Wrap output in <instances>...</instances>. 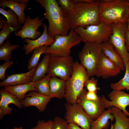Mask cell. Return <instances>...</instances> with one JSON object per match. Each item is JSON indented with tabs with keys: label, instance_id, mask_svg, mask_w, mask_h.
<instances>
[{
	"label": "cell",
	"instance_id": "cell-29",
	"mask_svg": "<svg viewBox=\"0 0 129 129\" xmlns=\"http://www.w3.org/2000/svg\"><path fill=\"white\" fill-rule=\"evenodd\" d=\"M125 67V72L123 78L116 82L111 84L110 87L113 90H129V63Z\"/></svg>",
	"mask_w": 129,
	"mask_h": 129
},
{
	"label": "cell",
	"instance_id": "cell-23",
	"mask_svg": "<svg viewBox=\"0 0 129 129\" xmlns=\"http://www.w3.org/2000/svg\"><path fill=\"white\" fill-rule=\"evenodd\" d=\"M111 108L115 121L110 129H129V118L118 108L113 106Z\"/></svg>",
	"mask_w": 129,
	"mask_h": 129
},
{
	"label": "cell",
	"instance_id": "cell-14",
	"mask_svg": "<svg viewBox=\"0 0 129 129\" xmlns=\"http://www.w3.org/2000/svg\"><path fill=\"white\" fill-rule=\"evenodd\" d=\"M120 69L109 59L102 53L96 65L95 75L98 77L106 79L117 76Z\"/></svg>",
	"mask_w": 129,
	"mask_h": 129
},
{
	"label": "cell",
	"instance_id": "cell-2",
	"mask_svg": "<svg viewBox=\"0 0 129 129\" xmlns=\"http://www.w3.org/2000/svg\"><path fill=\"white\" fill-rule=\"evenodd\" d=\"M72 10L66 13L70 29L78 27L96 25L100 22L99 9L97 1L90 3V0H75Z\"/></svg>",
	"mask_w": 129,
	"mask_h": 129
},
{
	"label": "cell",
	"instance_id": "cell-25",
	"mask_svg": "<svg viewBox=\"0 0 129 129\" xmlns=\"http://www.w3.org/2000/svg\"><path fill=\"white\" fill-rule=\"evenodd\" d=\"M51 57L49 54H45L41 62L35 68L32 81L35 82L43 78L48 70L49 64Z\"/></svg>",
	"mask_w": 129,
	"mask_h": 129
},
{
	"label": "cell",
	"instance_id": "cell-16",
	"mask_svg": "<svg viewBox=\"0 0 129 129\" xmlns=\"http://www.w3.org/2000/svg\"><path fill=\"white\" fill-rule=\"evenodd\" d=\"M51 99L49 96L33 91L27 94L21 102L23 107L34 106L37 108L39 112H42L45 110L47 104Z\"/></svg>",
	"mask_w": 129,
	"mask_h": 129
},
{
	"label": "cell",
	"instance_id": "cell-27",
	"mask_svg": "<svg viewBox=\"0 0 129 129\" xmlns=\"http://www.w3.org/2000/svg\"><path fill=\"white\" fill-rule=\"evenodd\" d=\"M51 78L47 75L39 80L34 82V87L38 92L44 95L49 96Z\"/></svg>",
	"mask_w": 129,
	"mask_h": 129
},
{
	"label": "cell",
	"instance_id": "cell-9",
	"mask_svg": "<svg viewBox=\"0 0 129 129\" xmlns=\"http://www.w3.org/2000/svg\"><path fill=\"white\" fill-rule=\"evenodd\" d=\"M64 106L66 110L65 119L68 123L75 124L82 129H91L93 120L80 104L67 102L64 104Z\"/></svg>",
	"mask_w": 129,
	"mask_h": 129
},
{
	"label": "cell",
	"instance_id": "cell-26",
	"mask_svg": "<svg viewBox=\"0 0 129 129\" xmlns=\"http://www.w3.org/2000/svg\"><path fill=\"white\" fill-rule=\"evenodd\" d=\"M18 45H12L8 39L6 42L0 46V60L5 61H9L12 59L11 53L14 49L19 47Z\"/></svg>",
	"mask_w": 129,
	"mask_h": 129
},
{
	"label": "cell",
	"instance_id": "cell-34",
	"mask_svg": "<svg viewBox=\"0 0 129 129\" xmlns=\"http://www.w3.org/2000/svg\"><path fill=\"white\" fill-rule=\"evenodd\" d=\"M68 124L65 119L57 116L53 121L51 129H67Z\"/></svg>",
	"mask_w": 129,
	"mask_h": 129
},
{
	"label": "cell",
	"instance_id": "cell-28",
	"mask_svg": "<svg viewBox=\"0 0 129 129\" xmlns=\"http://www.w3.org/2000/svg\"><path fill=\"white\" fill-rule=\"evenodd\" d=\"M48 47L44 46L37 48L33 50L29 59L27 65V69L29 71L35 68L38 64L39 61L41 54H44L47 48Z\"/></svg>",
	"mask_w": 129,
	"mask_h": 129
},
{
	"label": "cell",
	"instance_id": "cell-12",
	"mask_svg": "<svg viewBox=\"0 0 129 129\" xmlns=\"http://www.w3.org/2000/svg\"><path fill=\"white\" fill-rule=\"evenodd\" d=\"M76 103L81 106L93 120L96 119L100 116L105 111L106 108L102 96L98 101L89 100L85 98L83 91L78 97Z\"/></svg>",
	"mask_w": 129,
	"mask_h": 129
},
{
	"label": "cell",
	"instance_id": "cell-24",
	"mask_svg": "<svg viewBox=\"0 0 129 129\" xmlns=\"http://www.w3.org/2000/svg\"><path fill=\"white\" fill-rule=\"evenodd\" d=\"M104 112L95 120H93L91 129H108L110 125L109 120H113L114 117L111 107Z\"/></svg>",
	"mask_w": 129,
	"mask_h": 129
},
{
	"label": "cell",
	"instance_id": "cell-7",
	"mask_svg": "<svg viewBox=\"0 0 129 129\" xmlns=\"http://www.w3.org/2000/svg\"><path fill=\"white\" fill-rule=\"evenodd\" d=\"M101 44L95 42L85 43L79 54L80 64L90 76H95L96 65L102 53Z\"/></svg>",
	"mask_w": 129,
	"mask_h": 129
},
{
	"label": "cell",
	"instance_id": "cell-38",
	"mask_svg": "<svg viewBox=\"0 0 129 129\" xmlns=\"http://www.w3.org/2000/svg\"><path fill=\"white\" fill-rule=\"evenodd\" d=\"M67 129H82L76 124L72 123L68 124Z\"/></svg>",
	"mask_w": 129,
	"mask_h": 129
},
{
	"label": "cell",
	"instance_id": "cell-19",
	"mask_svg": "<svg viewBox=\"0 0 129 129\" xmlns=\"http://www.w3.org/2000/svg\"><path fill=\"white\" fill-rule=\"evenodd\" d=\"M35 68L23 73L7 75L0 82V87L16 86L28 84L32 81Z\"/></svg>",
	"mask_w": 129,
	"mask_h": 129
},
{
	"label": "cell",
	"instance_id": "cell-21",
	"mask_svg": "<svg viewBox=\"0 0 129 129\" xmlns=\"http://www.w3.org/2000/svg\"><path fill=\"white\" fill-rule=\"evenodd\" d=\"M49 96L52 98L62 99L64 98L66 90L65 81L56 77L51 78L50 81Z\"/></svg>",
	"mask_w": 129,
	"mask_h": 129
},
{
	"label": "cell",
	"instance_id": "cell-10",
	"mask_svg": "<svg viewBox=\"0 0 129 129\" xmlns=\"http://www.w3.org/2000/svg\"><path fill=\"white\" fill-rule=\"evenodd\" d=\"M113 33L109 41L122 58L125 66L129 63V52L125 44L124 36L127 22L111 24Z\"/></svg>",
	"mask_w": 129,
	"mask_h": 129
},
{
	"label": "cell",
	"instance_id": "cell-3",
	"mask_svg": "<svg viewBox=\"0 0 129 129\" xmlns=\"http://www.w3.org/2000/svg\"><path fill=\"white\" fill-rule=\"evenodd\" d=\"M99 9L100 22L111 24L127 22L129 3L126 0L97 1Z\"/></svg>",
	"mask_w": 129,
	"mask_h": 129
},
{
	"label": "cell",
	"instance_id": "cell-17",
	"mask_svg": "<svg viewBox=\"0 0 129 129\" xmlns=\"http://www.w3.org/2000/svg\"><path fill=\"white\" fill-rule=\"evenodd\" d=\"M0 119L5 115L11 114L13 109L9 106L10 104H14L19 108H22L21 102L15 96L4 89H0Z\"/></svg>",
	"mask_w": 129,
	"mask_h": 129
},
{
	"label": "cell",
	"instance_id": "cell-13",
	"mask_svg": "<svg viewBox=\"0 0 129 129\" xmlns=\"http://www.w3.org/2000/svg\"><path fill=\"white\" fill-rule=\"evenodd\" d=\"M102 96L106 108L116 107L129 117V113L126 109L127 107L129 106V94L121 91L113 90L108 94L110 101L106 99L104 95Z\"/></svg>",
	"mask_w": 129,
	"mask_h": 129
},
{
	"label": "cell",
	"instance_id": "cell-1",
	"mask_svg": "<svg viewBox=\"0 0 129 129\" xmlns=\"http://www.w3.org/2000/svg\"><path fill=\"white\" fill-rule=\"evenodd\" d=\"M43 7L45 11L44 17L48 22L47 32L54 38L58 35L65 36L68 34L70 26L66 13L61 8L56 0H35Z\"/></svg>",
	"mask_w": 129,
	"mask_h": 129
},
{
	"label": "cell",
	"instance_id": "cell-39",
	"mask_svg": "<svg viewBox=\"0 0 129 129\" xmlns=\"http://www.w3.org/2000/svg\"><path fill=\"white\" fill-rule=\"evenodd\" d=\"M125 42L126 46H129V30L126 32L124 36Z\"/></svg>",
	"mask_w": 129,
	"mask_h": 129
},
{
	"label": "cell",
	"instance_id": "cell-20",
	"mask_svg": "<svg viewBox=\"0 0 129 129\" xmlns=\"http://www.w3.org/2000/svg\"><path fill=\"white\" fill-rule=\"evenodd\" d=\"M102 53L121 71L125 69V64L122 58L109 40L101 44Z\"/></svg>",
	"mask_w": 129,
	"mask_h": 129
},
{
	"label": "cell",
	"instance_id": "cell-8",
	"mask_svg": "<svg viewBox=\"0 0 129 129\" xmlns=\"http://www.w3.org/2000/svg\"><path fill=\"white\" fill-rule=\"evenodd\" d=\"M74 63L70 55L65 57L51 56L47 75L50 77H58L66 81L72 74Z\"/></svg>",
	"mask_w": 129,
	"mask_h": 129
},
{
	"label": "cell",
	"instance_id": "cell-31",
	"mask_svg": "<svg viewBox=\"0 0 129 129\" xmlns=\"http://www.w3.org/2000/svg\"><path fill=\"white\" fill-rule=\"evenodd\" d=\"M20 28L13 27L7 22L5 23L0 32V46L4 43L5 40L10 38L9 35L10 33L14 32H17Z\"/></svg>",
	"mask_w": 129,
	"mask_h": 129
},
{
	"label": "cell",
	"instance_id": "cell-4",
	"mask_svg": "<svg viewBox=\"0 0 129 129\" xmlns=\"http://www.w3.org/2000/svg\"><path fill=\"white\" fill-rule=\"evenodd\" d=\"M90 77L86 69L78 61L74 62L72 74L65 81L64 98L67 102L76 103L78 97L84 89L86 81Z\"/></svg>",
	"mask_w": 129,
	"mask_h": 129
},
{
	"label": "cell",
	"instance_id": "cell-41",
	"mask_svg": "<svg viewBox=\"0 0 129 129\" xmlns=\"http://www.w3.org/2000/svg\"><path fill=\"white\" fill-rule=\"evenodd\" d=\"M127 31L129 30V14L128 19L127 21Z\"/></svg>",
	"mask_w": 129,
	"mask_h": 129
},
{
	"label": "cell",
	"instance_id": "cell-11",
	"mask_svg": "<svg viewBox=\"0 0 129 129\" xmlns=\"http://www.w3.org/2000/svg\"><path fill=\"white\" fill-rule=\"evenodd\" d=\"M40 18L39 16H37L32 19L27 16L22 29L15 32V35L21 38L23 40L26 38L34 40L38 38L41 36V33L38 29L43 24V20L40 19Z\"/></svg>",
	"mask_w": 129,
	"mask_h": 129
},
{
	"label": "cell",
	"instance_id": "cell-32",
	"mask_svg": "<svg viewBox=\"0 0 129 129\" xmlns=\"http://www.w3.org/2000/svg\"><path fill=\"white\" fill-rule=\"evenodd\" d=\"M84 86L88 91L90 92H97V91L100 89L98 86L97 80L92 77L89 78L86 80Z\"/></svg>",
	"mask_w": 129,
	"mask_h": 129
},
{
	"label": "cell",
	"instance_id": "cell-35",
	"mask_svg": "<svg viewBox=\"0 0 129 129\" xmlns=\"http://www.w3.org/2000/svg\"><path fill=\"white\" fill-rule=\"evenodd\" d=\"M53 121L49 120L45 121L44 120H39L37 125L31 129H51Z\"/></svg>",
	"mask_w": 129,
	"mask_h": 129
},
{
	"label": "cell",
	"instance_id": "cell-18",
	"mask_svg": "<svg viewBox=\"0 0 129 129\" xmlns=\"http://www.w3.org/2000/svg\"><path fill=\"white\" fill-rule=\"evenodd\" d=\"M29 0H0V7L5 9L8 7L17 15L19 24H24L26 17L24 11L27 7Z\"/></svg>",
	"mask_w": 129,
	"mask_h": 129
},
{
	"label": "cell",
	"instance_id": "cell-36",
	"mask_svg": "<svg viewBox=\"0 0 129 129\" xmlns=\"http://www.w3.org/2000/svg\"><path fill=\"white\" fill-rule=\"evenodd\" d=\"M14 63V62L12 61H6L0 65V79L1 80L3 81L6 79V71L8 68L11 66Z\"/></svg>",
	"mask_w": 129,
	"mask_h": 129
},
{
	"label": "cell",
	"instance_id": "cell-43",
	"mask_svg": "<svg viewBox=\"0 0 129 129\" xmlns=\"http://www.w3.org/2000/svg\"><path fill=\"white\" fill-rule=\"evenodd\" d=\"M126 47L128 51L129 52V46H126Z\"/></svg>",
	"mask_w": 129,
	"mask_h": 129
},
{
	"label": "cell",
	"instance_id": "cell-42",
	"mask_svg": "<svg viewBox=\"0 0 129 129\" xmlns=\"http://www.w3.org/2000/svg\"><path fill=\"white\" fill-rule=\"evenodd\" d=\"M12 129H23V128L22 127H15L14 128H13Z\"/></svg>",
	"mask_w": 129,
	"mask_h": 129
},
{
	"label": "cell",
	"instance_id": "cell-6",
	"mask_svg": "<svg viewBox=\"0 0 129 129\" xmlns=\"http://www.w3.org/2000/svg\"><path fill=\"white\" fill-rule=\"evenodd\" d=\"M55 41L47 48L44 54L51 56L65 57L70 55L71 49L81 41L78 34L73 29H71L65 36L58 35L54 38Z\"/></svg>",
	"mask_w": 129,
	"mask_h": 129
},
{
	"label": "cell",
	"instance_id": "cell-30",
	"mask_svg": "<svg viewBox=\"0 0 129 129\" xmlns=\"http://www.w3.org/2000/svg\"><path fill=\"white\" fill-rule=\"evenodd\" d=\"M0 13L5 17L7 22L9 24L13 27L21 28L17 15L11 9L9 8L5 10L0 8Z\"/></svg>",
	"mask_w": 129,
	"mask_h": 129
},
{
	"label": "cell",
	"instance_id": "cell-15",
	"mask_svg": "<svg viewBox=\"0 0 129 129\" xmlns=\"http://www.w3.org/2000/svg\"><path fill=\"white\" fill-rule=\"evenodd\" d=\"M43 31L41 36L34 40L26 38L24 41L27 43L24 44L23 49L25 50V54L27 55L35 49L44 46H51L54 42V38L50 36L47 32V26L45 23L43 24Z\"/></svg>",
	"mask_w": 129,
	"mask_h": 129
},
{
	"label": "cell",
	"instance_id": "cell-33",
	"mask_svg": "<svg viewBox=\"0 0 129 129\" xmlns=\"http://www.w3.org/2000/svg\"><path fill=\"white\" fill-rule=\"evenodd\" d=\"M57 1L61 8L66 13L73 10L75 3V0H58Z\"/></svg>",
	"mask_w": 129,
	"mask_h": 129
},
{
	"label": "cell",
	"instance_id": "cell-40",
	"mask_svg": "<svg viewBox=\"0 0 129 129\" xmlns=\"http://www.w3.org/2000/svg\"><path fill=\"white\" fill-rule=\"evenodd\" d=\"M6 20L4 19V16L0 17V29H2L4 25L7 23Z\"/></svg>",
	"mask_w": 129,
	"mask_h": 129
},
{
	"label": "cell",
	"instance_id": "cell-44",
	"mask_svg": "<svg viewBox=\"0 0 129 129\" xmlns=\"http://www.w3.org/2000/svg\"><path fill=\"white\" fill-rule=\"evenodd\" d=\"M128 2H129V0H128Z\"/></svg>",
	"mask_w": 129,
	"mask_h": 129
},
{
	"label": "cell",
	"instance_id": "cell-5",
	"mask_svg": "<svg viewBox=\"0 0 129 129\" xmlns=\"http://www.w3.org/2000/svg\"><path fill=\"white\" fill-rule=\"evenodd\" d=\"M73 29L85 43L93 42L101 44L108 41L113 33L111 24L101 22L97 25L78 27Z\"/></svg>",
	"mask_w": 129,
	"mask_h": 129
},
{
	"label": "cell",
	"instance_id": "cell-22",
	"mask_svg": "<svg viewBox=\"0 0 129 129\" xmlns=\"http://www.w3.org/2000/svg\"><path fill=\"white\" fill-rule=\"evenodd\" d=\"M5 90L15 96L22 102L25 98L26 93L34 91L38 92L34 86V82L16 86H8L4 87Z\"/></svg>",
	"mask_w": 129,
	"mask_h": 129
},
{
	"label": "cell",
	"instance_id": "cell-37",
	"mask_svg": "<svg viewBox=\"0 0 129 129\" xmlns=\"http://www.w3.org/2000/svg\"><path fill=\"white\" fill-rule=\"evenodd\" d=\"M83 91L85 98L87 100L96 101L99 100L100 98V97L97 94V92L89 91L85 88H84Z\"/></svg>",
	"mask_w": 129,
	"mask_h": 129
}]
</instances>
